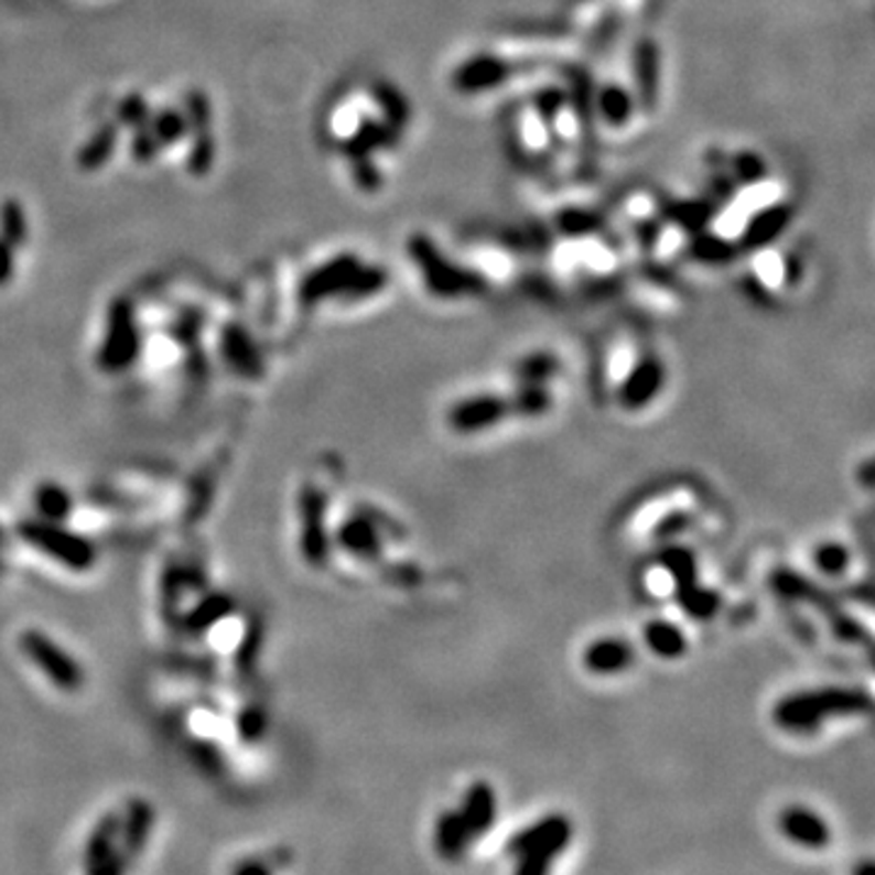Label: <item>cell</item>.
Returning <instances> with one entry per match:
<instances>
[{"label": "cell", "instance_id": "8992f818", "mask_svg": "<svg viewBox=\"0 0 875 875\" xmlns=\"http://www.w3.org/2000/svg\"><path fill=\"white\" fill-rule=\"evenodd\" d=\"M25 655L37 665L54 685L62 691H78L83 685V669L71 659L62 647L54 645L50 637L40 630H28L20 637Z\"/></svg>", "mask_w": 875, "mask_h": 875}, {"label": "cell", "instance_id": "603a6c76", "mask_svg": "<svg viewBox=\"0 0 875 875\" xmlns=\"http://www.w3.org/2000/svg\"><path fill=\"white\" fill-rule=\"evenodd\" d=\"M679 601L685 608V613L693 618H713L720 608L717 594H713V591H707L698 584L679 591Z\"/></svg>", "mask_w": 875, "mask_h": 875}, {"label": "cell", "instance_id": "9c48e42d", "mask_svg": "<svg viewBox=\"0 0 875 875\" xmlns=\"http://www.w3.org/2000/svg\"><path fill=\"white\" fill-rule=\"evenodd\" d=\"M778 827L790 844L808 851H822L832 844V827L818 810L788 806L778 814Z\"/></svg>", "mask_w": 875, "mask_h": 875}, {"label": "cell", "instance_id": "4316f807", "mask_svg": "<svg viewBox=\"0 0 875 875\" xmlns=\"http://www.w3.org/2000/svg\"><path fill=\"white\" fill-rule=\"evenodd\" d=\"M229 608H231L229 598H224V596H212V598H207L205 603H199V606L193 611V616L187 618V628L195 630V633L207 630V628H212V625H215L222 616H227Z\"/></svg>", "mask_w": 875, "mask_h": 875}, {"label": "cell", "instance_id": "d4e9b609", "mask_svg": "<svg viewBox=\"0 0 875 875\" xmlns=\"http://www.w3.org/2000/svg\"><path fill=\"white\" fill-rule=\"evenodd\" d=\"M34 501H37V508L50 520H62L71 511L68 494L62 487H56V484H42L37 494H34Z\"/></svg>", "mask_w": 875, "mask_h": 875}, {"label": "cell", "instance_id": "30bf717a", "mask_svg": "<svg viewBox=\"0 0 875 875\" xmlns=\"http://www.w3.org/2000/svg\"><path fill=\"white\" fill-rule=\"evenodd\" d=\"M457 812L463 814L472 842L487 836L496 827V820H499V798H496L494 786L487 784V780H475L465 790L463 806H460Z\"/></svg>", "mask_w": 875, "mask_h": 875}, {"label": "cell", "instance_id": "7c38bea8", "mask_svg": "<svg viewBox=\"0 0 875 875\" xmlns=\"http://www.w3.org/2000/svg\"><path fill=\"white\" fill-rule=\"evenodd\" d=\"M661 387H665V365L655 358H645L635 365V370L625 380L620 401L628 409H640L659 395Z\"/></svg>", "mask_w": 875, "mask_h": 875}, {"label": "cell", "instance_id": "7a4b0ae2", "mask_svg": "<svg viewBox=\"0 0 875 875\" xmlns=\"http://www.w3.org/2000/svg\"><path fill=\"white\" fill-rule=\"evenodd\" d=\"M574 824L562 812H550L545 818L528 824L526 830L516 832L508 839L506 851L514 858L518 856H542L558 863V858L572 846Z\"/></svg>", "mask_w": 875, "mask_h": 875}, {"label": "cell", "instance_id": "f546056e", "mask_svg": "<svg viewBox=\"0 0 875 875\" xmlns=\"http://www.w3.org/2000/svg\"><path fill=\"white\" fill-rule=\"evenodd\" d=\"M161 144L156 134L151 132V127H139L134 129V137H132V159L137 163H151L153 159L159 156Z\"/></svg>", "mask_w": 875, "mask_h": 875}, {"label": "cell", "instance_id": "5bb4252c", "mask_svg": "<svg viewBox=\"0 0 875 875\" xmlns=\"http://www.w3.org/2000/svg\"><path fill=\"white\" fill-rule=\"evenodd\" d=\"M633 661L635 649L618 637H603V640L588 645L584 652V667L591 673H603V677L630 669Z\"/></svg>", "mask_w": 875, "mask_h": 875}, {"label": "cell", "instance_id": "5b68a950", "mask_svg": "<svg viewBox=\"0 0 875 875\" xmlns=\"http://www.w3.org/2000/svg\"><path fill=\"white\" fill-rule=\"evenodd\" d=\"M139 356V331L129 300L120 298L110 304L108 334L100 350V365L105 370H125Z\"/></svg>", "mask_w": 875, "mask_h": 875}, {"label": "cell", "instance_id": "83f0119b", "mask_svg": "<svg viewBox=\"0 0 875 875\" xmlns=\"http://www.w3.org/2000/svg\"><path fill=\"white\" fill-rule=\"evenodd\" d=\"M149 120H151L149 102L144 100V96H139V93L127 96L120 102V108H117V125L132 129V132L139 127H147Z\"/></svg>", "mask_w": 875, "mask_h": 875}, {"label": "cell", "instance_id": "277c9868", "mask_svg": "<svg viewBox=\"0 0 875 875\" xmlns=\"http://www.w3.org/2000/svg\"><path fill=\"white\" fill-rule=\"evenodd\" d=\"M409 248L421 270L425 288H429L433 294H441V298H463V294H472L482 288V282L475 276H469L463 268L447 263V260L425 239H411Z\"/></svg>", "mask_w": 875, "mask_h": 875}, {"label": "cell", "instance_id": "44dd1931", "mask_svg": "<svg viewBox=\"0 0 875 875\" xmlns=\"http://www.w3.org/2000/svg\"><path fill=\"white\" fill-rule=\"evenodd\" d=\"M215 156H217V139L212 137V129L193 134L191 153H187V171H191V175H195V179L207 175L212 165H215Z\"/></svg>", "mask_w": 875, "mask_h": 875}, {"label": "cell", "instance_id": "e0dca14e", "mask_svg": "<svg viewBox=\"0 0 875 875\" xmlns=\"http://www.w3.org/2000/svg\"><path fill=\"white\" fill-rule=\"evenodd\" d=\"M224 356L239 372L248 377L260 375L258 350L241 326H227L224 331Z\"/></svg>", "mask_w": 875, "mask_h": 875}, {"label": "cell", "instance_id": "ba28073f", "mask_svg": "<svg viewBox=\"0 0 875 875\" xmlns=\"http://www.w3.org/2000/svg\"><path fill=\"white\" fill-rule=\"evenodd\" d=\"M363 263L350 253H343L336 256L334 260H328L322 268L312 270L310 276L302 280V288H300V298L304 304H316L326 298H343V292L348 290L350 280L356 278L358 268Z\"/></svg>", "mask_w": 875, "mask_h": 875}, {"label": "cell", "instance_id": "cb8c5ba5", "mask_svg": "<svg viewBox=\"0 0 875 875\" xmlns=\"http://www.w3.org/2000/svg\"><path fill=\"white\" fill-rule=\"evenodd\" d=\"M183 117H185L187 132L197 134V132H207V129H212V105L203 90L187 93Z\"/></svg>", "mask_w": 875, "mask_h": 875}, {"label": "cell", "instance_id": "ac0fdd59", "mask_svg": "<svg viewBox=\"0 0 875 875\" xmlns=\"http://www.w3.org/2000/svg\"><path fill=\"white\" fill-rule=\"evenodd\" d=\"M647 647L661 659H677L685 652V635L677 625L667 620H652L645 628Z\"/></svg>", "mask_w": 875, "mask_h": 875}, {"label": "cell", "instance_id": "4fadbf2b", "mask_svg": "<svg viewBox=\"0 0 875 875\" xmlns=\"http://www.w3.org/2000/svg\"><path fill=\"white\" fill-rule=\"evenodd\" d=\"M433 844H435L438 856L447 863H455L463 858L472 846V836L467 832L463 814H460L457 810H443L441 814H438Z\"/></svg>", "mask_w": 875, "mask_h": 875}, {"label": "cell", "instance_id": "8fae6325", "mask_svg": "<svg viewBox=\"0 0 875 875\" xmlns=\"http://www.w3.org/2000/svg\"><path fill=\"white\" fill-rule=\"evenodd\" d=\"M302 511V552L310 564L326 562V530H324V496L314 487H304L300 499Z\"/></svg>", "mask_w": 875, "mask_h": 875}, {"label": "cell", "instance_id": "52a82bcc", "mask_svg": "<svg viewBox=\"0 0 875 875\" xmlns=\"http://www.w3.org/2000/svg\"><path fill=\"white\" fill-rule=\"evenodd\" d=\"M508 417H518L514 397L479 395L457 401L451 413H447V421H451L457 433H479L501 423Z\"/></svg>", "mask_w": 875, "mask_h": 875}, {"label": "cell", "instance_id": "3957f363", "mask_svg": "<svg viewBox=\"0 0 875 875\" xmlns=\"http://www.w3.org/2000/svg\"><path fill=\"white\" fill-rule=\"evenodd\" d=\"M20 536L25 538L30 545L46 552L50 558L64 562L71 570H88L96 562V550L90 548L88 540H83L68 530L58 528L54 523H44V520H25L20 528Z\"/></svg>", "mask_w": 875, "mask_h": 875}, {"label": "cell", "instance_id": "f1b7e54d", "mask_svg": "<svg viewBox=\"0 0 875 875\" xmlns=\"http://www.w3.org/2000/svg\"><path fill=\"white\" fill-rule=\"evenodd\" d=\"M554 370H558V363H554V358L545 356V353H540V356H533V358H528V360L520 363L518 375L523 377L528 385H540Z\"/></svg>", "mask_w": 875, "mask_h": 875}, {"label": "cell", "instance_id": "9a60e30c", "mask_svg": "<svg viewBox=\"0 0 875 875\" xmlns=\"http://www.w3.org/2000/svg\"><path fill=\"white\" fill-rule=\"evenodd\" d=\"M151 827H153V808L149 806L147 800H132L127 808V818L122 820V854L127 861H134L139 858L141 851H144L147 842H149V834H151Z\"/></svg>", "mask_w": 875, "mask_h": 875}, {"label": "cell", "instance_id": "836d02e7", "mask_svg": "<svg viewBox=\"0 0 875 875\" xmlns=\"http://www.w3.org/2000/svg\"><path fill=\"white\" fill-rule=\"evenodd\" d=\"M231 875H273V871H270V866H268L266 861L246 858V861L239 863V866L234 868Z\"/></svg>", "mask_w": 875, "mask_h": 875}, {"label": "cell", "instance_id": "484cf974", "mask_svg": "<svg viewBox=\"0 0 875 875\" xmlns=\"http://www.w3.org/2000/svg\"><path fill=\"white\" fill-rule=\"evenodd\" d=\"M851 554L842 545V542H824L818 550H814V564L818 570L824 572L827 576H839L849 570Z\"/></svg>", "mask_w": 875, "mask_h": 875}, {"label": "cell", "instance_id": "d6986e66", "mask_svg": "<svg viewBox=\"0 0 875 875\" xmlns=\"http://www.w3.org/2000/svg\"><path fill=\"white\" fill-rule=\"evenodd\" d=\"M338 538H341V545L348 552L358 554V558L368 560V558H377V554H380V538H377V530L370 520H363V518L350 520V523L341 528Z\"/></svg>", "mask_w": 875, "mask_h": 875}, {"label": "cell", "instance_id": "e575fe53", "mask_svg": "<svg viewBox=\"0 0 875 875\" xmlns=\"http://www.w3.org/2000/svg\"><path fill=\"white\" fill-rule=\"evenodd\" d=\"M851 875H875L873 861H871V858H863L861 863H856L854 871H851Z\"/></svg>", "mask_w": 875, "mask_h": 875}, {"label": "cell", "instance_id": "ffe728a7", "mask_svg": "<svg viewBox=\"0 0 875 875\" xmlns=\"http://www.w3.org/2000/svg\"><path fill=\"white\" fill-rule=\"evenodd\" d=\"M28 217L25 207L18 199H6L0 205V239L10 246H22L28 241Z\"/></svg>", "mask_w": 875, "mask_h": 875}, {"label": "cell", "instance_id": "d6a6232c", "mask_svg": "<svg viewBox=\"0 0 875 875\" xmlns=\"http://www.w3.org/2000/svg\"><path fill=\"white\" fill-rule=\"evenodd\" d=\"M15 258H13V246L0 239V285H6L13 278Z\"/></svg>", "mask_w": 875, "mask_h": 875}, {"label": "cell", "instance_id": "2e32d148", "mask_svg": "<svg viewBox=\"0 0 875 875\" xmlns=\"http://www.w3.org/2000/svg\"><path fill=\"white\" fill-rule=\"evenodd\" d=\"M117 141H120V125L108 122L100 125L93 137L86 141V147L78 151V165L80 171H98L105 163L112 159Z\"/></svg>", "mask_w": 875, "mask_h": 875}, {"label": "cell", "instance_id": "7402d4cb", "mask_svg": "<svg viewBox=\"0 0 875 875\" xmlns=\"http://www.w3.org/2000/svg\"><path fill=\"white\" fill-rule=\"evenodd\" d=\"M149 127H151V132L156 134L161 149L179 144V141L187 134L185 117L179 110H161V112H156L149 120Z\"/></svg>", "mask_w": 875, "mask_h": 875}, {"label": "cell", "instance_id": "4dcf8cb0", "mask_svg": "<svg viewBox=\"0 0 875 875\" xmlns=\"http://www.w3.org/2000/svg\"><path fill=\"white\" fill-rule=\"evenodd\" d=\"M129 861L120 849H112L110 854H105L102 858L93 861L86 866V875H127Z\"/></svg>", "mask_w": 875, "mask_h": 875}, {"label": "cell", "instance_id": "1f68e13d", "mask_svg": "<svg viewBox=\"0 0 875 875\" xmlns=\"http://www.w3.org/2000/svg\"><path fill=\"white\" fill-rule=\"evenodd\" d=\"M554 861L542 856H518L514 875H550Z\"/></svg>", "mask_w": 875, "mask_h": 875}, {"label": "cell", "instance_id": "6da1fadb", "mask_svg": "<svg viewBox=\"0 0 875 875\" xmlns=\"http://www.w3.org/2000/svg\"><path fill=\"white\" fill-rule=\"evenodd\" d=\"M871 693L846 685H824L790 693L774 705V725L790 735H812L827 717H849L871 711Z\"/></svg>", "mask_w": 875, "mask_h": 875}]
</instances>
